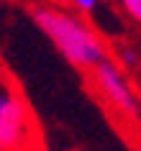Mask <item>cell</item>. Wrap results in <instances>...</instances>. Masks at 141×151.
Returning a JSON list of instances; mask_svg holds the SVG:
<instances>
[{
	"label": "cell",
	"instance_id": "2",
	"mask_svg": "<svg viewBox=\"0 0 141 151\" xmlns=\"http://www.w3.org/2000/svg\"><path fill=\"white\" fill-rule=\"evenodd\" d=\"M39 128L33 113L8 72L0 67V151H36Z\"/></svg>",
	"mask_w": 141,
	"mask_h": 151
},
{
	"label": "cell",
	"instance_id": "1",
	"mask_svg": "<svg viewBox=\"0 0 141 151\" xmlns=\"http://www.w3.org/2000/svg\"><path fill=\"white\" fill-rule=\"evenodd\" d=\"M31 18L51 46L77 69L93 72L108 59V46L93 21L77 16L67 5H33Z\"/></svg>",
	"mask_w": 141,
	"mask_h": 151
},
{
	"label": "cell",
	"instance_id": "4",
	"mask_svg": "<svg viewBox=\"0 0 141 151\" xmlns=\"http://www.w3.org/2000/svg\"><path fill=\"white\" fill-rule=\"evenodd\" d=\"M67 8L69 10H74L77 16H82V18H93V13H98V10H103L105 5L103 3H98V0H72V3H67Z\"/></svg>",
	"mask_w": 141,
	"mask_h": 151
},
{
	"label": "cell",
	"instance_id": "5",
	"mask_svg": "<svg viewBox=\"0 0 141 151\" xmlns=\"http://www.w3.org/2000/svg\"><path fill=\"white\" fill-rule=\"evenodd\" d=\"M121 10L126 13V18L131 23H136L141 28V0H123L121 3Z\"/></svg>",
	"mask_w": 141,
	"mask_h": 151
},
{
	"label": "cell",
	"instance_id": "3",
	"mask_svg": "<svg viewBox=\"0 0 141 151\" xmlns=\"http://www.w3.org/2000/svg\"><path fill=\"white\" fill-rule=\"evenodd\" d=\"M93 85L98 90V95L103 97V103L108 105L113 113H118L121 118H136L139 115V95L133 90L128 74L123 67H118V62L105 59L90 72Z\"/></svg>",
	"mask_w": 141,
	"mask_h": 151
}]
</instances>
